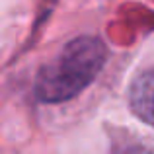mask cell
<instances>
[{
  "instance_id": "1",
  "label": "cell",
  "mask_w": 154,
  "mask_h": 154,
  "mask_svg": "<svg viewBox=\"0 0 154 154\" xmlns=\"http://www.w3.org/2000/svg\"><path fill=\"white\" fill-rule=\"evenodd\" d=\"M105 60L107 49L98 37H74L39 70L35 78V96L45 103H60L76 98L96 80Z\"/></svg>"
},
{
  "instance_id": "3",
  "label": "cell",
  "mask_w": 154,
  "mask_h": 154,
  "mask_svg": "<svg viewBox=\"0 0 154 154\" xmlns=\"http://www.w3.org/2000/svg\"><path fill=\"white\" fill-rule=\"evenodd\" d=\"M113 154H150L144 146H139V144H127V146L117 148Z\"/></svg>"
},
{
  "instance_id": "2",
  "label": "cell",
  "mask_w": 154,
  "mask_h": 154,
  "mask_svg": "<svg viewBox=\"0 0 154 154\" xmlns=\"http://www.w3.org/2000/svg\"><path fill=\"white\" fill-rule=\"evenodd\" d=\"M129 105L140 121L154 127V68L133 80L129 88Z\"/></svg>"
}]
</instances>
